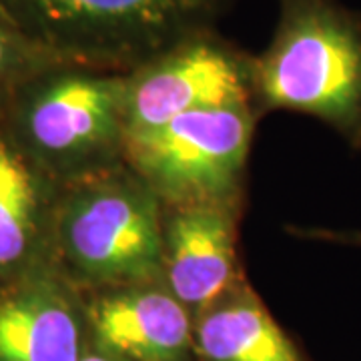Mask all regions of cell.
<instances>
[{
	"label": "cell",
	"mask_w": 361,
	"mask_h": 361,
	"mask_svg": "<svg viewBox=\"0 0 361 361\" xmlns=\"http://www.w3.org/2000/svg\"><path fill=\"white\" fill-rule=\"evenodd\" d=\"M80 361H129V360L116 357V355H111V353H103V351H97V353H82Z\"/></svg>",
	"instance_id": "cell-14"
},
{
	"label": "cell",
	"mask_w": 361,
	"mask_h": 361,
	"mask_svg": "<svg viewBox=\"0 0 361 361\" xmlns=\"http://www.w3.org/2000/svg\"><path fill=\"white\" fill-rule=\"evenodd\" d=\"M251 97V56L213 28L201 30L127 73V137L193 111L249 103Z\"/></svg>",
	"instance_id": "cell-6"
},
{
	"label": "cell",
	"mask_w": 361,
	"mask_h": 361,
	"mask_svg": "<svg viewBox=\"0 0 361 361\" xmlns=\"http://www.w3.org/2000/svg\"><path fill=\"white\" fill-rule=\"evenodd\" d=\"M267 109L315 116L361 149V14L339 0H279L269 47L251 56Z\"/></svg>",
	"instance_id": "cell-1"
},
{
	"label": "cell",
	"mask_w": 361,
	"mask_h": 361,
	"mask_svg": "<svg viewBox=\"0 0 361 361\" xmlns=\"http://www.w3.org/2000/svg\"><path fill=\"white\" fill-rule=\"evenodd\" d=\"M56 63L0 11V101L14 97L25 82Z\"/></svg>",
	"instance_id": "cell-12"
},
{
	"label": "cell",
	"mask_w": 361,
	"mask_h": 361,
	"mask_svg": "<svg viewBox=\"0 0 361 361\" xmlns=\"http://www.w3.org/2000/svg\"><path fill=\"white\" fill-rule=\"evenodd\" d=\"M14 97L26 153L52 173L73 183L125 163L127 73L56 63Z\"/></svg>",
	"instance_id": "cell-4"
},
{
	"label": "cell",
	"mask_w": 361,
	"mask_h": 361,
	"mask_svg": "<svg viewBox=\"0 0 361 361\" xmlns=\"http://www.w3.org/2000/svg\"><path fill=\"white\" fill-rule=\"evenodd\" d=\"M193 343L201 361H307L257 297L239 285L201 313Z\"/></svg>",
	"instance_id": "cell-10"
},
{
	"label": "cell",
	"mask_w": 361,
	"mask_h": 361,
	"mask_svg": "<svg viewBox=\"0 0 361 361\" xmlns=\"http://www.w3.org/2000/svg\"><path fill=\"white\" fill-rule=\"evenodd\" d=\"M52 237L66 271L82 283L116 289L163 279L161 199L127 163L73 180Z\"/></svg>",
	"instance_id": "cell-3"
},
{
	"label": "cell",
	"mask_w": 361,
	"mask_h": 361,
	"mask_svg": "<svg viewBox=\"0 0 361 361\" xmlns=\"http://www.w3.org/2000/svg\"><path fill=\"white\" fill-rule=\"evenodd\" d=\"M80 357V319L63 281L40 273L0 295V361Z\"/></svg>",
	"instance_id": "cell-9"
},
{
	"label": "cell",
	"mask_w": 361,
	"mask_h": 361,
	"mask_svg": "<svg viewBox=\"0 0 361 361\" xmlns=\"http://www.w3.org/2000/svg\"><path fill=\"white\" fill-rule=\"evenodd\" d=\"M233 0H0V11L59 63L129 73L213 28Z\"/></svg>",
	"instance_id": "cell-2"
},
{
	"label": "cell",
	"mask_w": 361,
	"mask_h": 361,
	"mask_svg": "<svg viewBox=\"0 0 361 361\" xmlns=\"http://www.w3.org/2000/svg\"><path fill=\"white\" fill-rule=\"evenodd\" d=\"M40 187L25 153L0 139V271L25 263L39 241Z\"/></svg>",
	"instance_id": "cell-11"
},
{
	"label": "cell",
	"mask_w": 361,
	"mask_h": 361,
	"mask_svg": "<svg viewBox=\"0 0 361 361\" xmlns=\"http://www.w3.org/2000/svg\"><path fill=\"white\" fill-rule=\"evenodd\" d=\"M297 233L299 237H313V239H323V241H336V243H349V245H361V231L337 233L327 231V229H301Z\"/></svg>",
	"instance_id": "cell-13"
},
{
	"label": "cell",
	"mask_w": 361,
	"mask_h": 361,
	"mask_svg": "<svg viewBox=\"0 0 361 361\" xmlns=\"http://www.w3.org/2000/svg\"><path fill=\"white\" fill-rule=\"evenodd\" d=\"M103 353L129 361H185L193 341L189 310L157 283L106 289L87 313Z\"/></svg>",
	"instance_id": "cell-8"
},
{
	"label": "cell",
	"mask_w": 361,
	"mask_h": 361,
	"mask_svg": "<svg viewBox=\"0 0 361 361\" xmlns=\"http://www.w3.org/2000/svg\"><path fill=\"white\" fill-rule=\"evenodd\" d=\"M251 135L249 103L193 111L127 137L125 163L171 207L237 201Z\"/></svg>",
	"instance_id": "cell-5"
},
{
	"label": "cell",
	"mask_w": 361,
	"mask_h": 361,
	"mask_svg": "<svg viewBox=\"0 0 361 361\" xmlns=\"http://www.w3.org/2000/svg\"><path fill=\"white\" fill-rule=\"evenodd\" d=\"M237 201L173 207L163 217V279L187 310L205 313L237 285Z\"/></svg>",
	"instance_id": "cell-7"
}]
</instances>
